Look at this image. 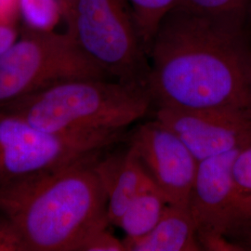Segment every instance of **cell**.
Segmentation results:
<instances>
[{"label": "cell", "mask_w": 251, "mask_h": 251, "mask_svg": "<svg viewBox=\"0 0 251 251\" xmlns=\"http://www.w3.org/2000/svg\"><path fill=\"white\" fill-rule=\"evenodd\" d=\"M109 226L101 227L90 233L82 241L77 251H126L123 240L111 233Z\"/></svg>", "instance_id": "e0dca14e"}, {"label": "cell", "mask_w": 251, "mask_h": 251, "mask_svg": "<svg viewBox=\"0 0 251 251\" xmlns=\"http://www.w3.org/2000/svg\"><path fill=\"white\" fill-rule=\"evenodd\" d=\"M233 174L238 190L244 195H251V141L238 153Z\"/></svg>", "instance_id": "ac0fdd59"}, {"label": "cell", "mask_w": 251, "mask_h": 251, "mask_svg": "<svg viewBox=\"0 0 251 251\" xmlns=\"http://www.w3.org/2000/svg\"><path fill=\"white\" fill-rule=\"evenodd\" d=\"M126 140L168 203L188 206L199 162L186 145L156 119L137 126Z\"/></svg>", "instance_id": "9c48e42d"}, {"label": "cell", "mask_w": 251, "mask_h": 251, "mask_svg": "<svg viewBox=\"0 0 251 251\" xmlns=\"http://www.w3.org/2000/svg\"><path fill=\"white\" fill-rule=\"evenodd\" d=\"M0 251H28L15 225L2 215H0Z\"/></svg>", "instance_id": "d6986e66"}, {"label": "cell", "mask_w": 251, "mask_h": 251, "mask_svg": "<svg viewBox=\"0 0 251 251\" xmlns=\"http://www.w3.org/2000/svg\"><path fill=\"white\" fill-rule=\"evenodd\" d=\"M241 150L198 164L188 206L203 251H233L225 233L248 197L238 190L233 178V164Z\"/></svg>", "instance_id": "52a82bcc"}, {"label": "cell", "mask_w": 251, "mask_h": 251, "mask_svg": "<svg viewBox=\"0 0 251 251\" xmlns=\"http://www.w3.org/2000/svg\"><path fill=\"white\" fill-rule=\"evenodd\" d=\"M18 37V30L13 24L0 25V56L15 43Z\"/></svg>", "instance_id": "ffe728a7"}, {"label": "cell", "mask_w": 251, "mask_h": 251, "mask_svg": "<svg viewBox=\"0 0 251 251\" xmlns=\"http://www.w3.org/2000/svg\"><path fill=\"white\" fill-rule=\"evenodd\" d=\"M18 12L26 29L53 31L63 17L61 0H19Z\"/></svg>", "instance_id": "5bb4252c"}, {"label": "cell", "mask_w": 251, "mask_h": 251, "mask_svg": "<svg viewBox=\"0 0 251 251\" xmlns=\"http://www.w3.org/2000/svg\"><path fill=\"white\" fill-rule=\"evenodd\" d=\"M127 134L126 129L50 132L0 110V186L103 152Z\"/></svg>", "instance_id": "8992f818"}, {"label": "cell", "mask_w": 251, "mask_h": 251, "mask_svg": "<svg viewBox=\"0 0 251 251\" xmlns=\"http://www.w3.org/2000/svg\"><path fill=\"white\" fill-rule=\"evenodd\" d=\"M178 4L198 12L246 25L251 12V0H179Z\"/></svg>", "instance_id": "9a60e30c"}, {"label": "cell", "mask_w": 251, "mask_h": 251, "mask_svg": "<svg viewBox=\"0 0 251 251\" xmlns=\"http://www.w3.org/2000/svg\"><path fill=\"white\" fill-rule=\"evenodd\" d=\"M126 251H200L195 222L188 206L168 204L152 230L136 239H123Z\"/></svg>", "instance_id": "8fae6325"}, {"label": "cell", "mask_w": 251, "mask_h": 251, "mask_svg": "<svg viewBox=\"0 0 251 251\" xmlns=\"http://www.w3.org/2000/svg\"><path fill=\"white\" fill-rule=\"evenodd\" d=\"M74 79L112 80L66 32L25 29L0 56V109Z\"/></svg>", "instance_id": "5b68a950"}, {"label": "cell", "mask_w": 251, "mask_h": 251, "mask_svg": "<svg viewBox=\"0 0 251 251\" xmlns=\"http://www.w3.org/2000/svg\"><path fill=\"white\" fill-rule=\"evenodd\" d=\"M225 239L233 251H251V196L233 217Z\"/></svg>", "instance_id": "2e32d148"}, {"label": "cell", "mask_w": 251, "mask_h": 251, "mask_svg": "<svg viewBox=\"0 0 251 251\" xmlns=\"http://www.w3.org/2000/svg\"><path fill=\"white\" fill-rule=\"evenodd\" d=\"M19 0H0V25L13 24L18 13Z\"/></svg>", "instance_id": "44dd1931"}, {"label": "cell", "mask_w": 251, "mask_h": 251, "mask_svg": "<svg viewBox=\"0 0 251 251\" xmlns=\"http://www.w3.org/2000/svg\"><path fill=\"white\" fill-rule=\"evenodd\" d=\"M101 152L0 186V215L15 225L28 251H77L90 233L111 225L95 170Z\"/></svg>", "instance_id": "7a4b0ae2"}, {"label": "cell", "mask_w": 251, "mask_h": 251, "mask_svg": "<svg viewBox=\"0 0 251 251\" xmlns=\"http://www.w3.org/2000/svg\"><path fill=\"white\" fill-rule=\"evenodd\" d=\"M154 119L170 128L198 162L240 150L251 141V110L158 106Z\"/></svg>", "instance_id": "ba28073f"}, {"label": "cell", "mask_w": 251, "mask_h": 251, "mask_svg": "<svg viewBox=\"0 0 251 251\" xmlns=\"http://www.w3.org/2000/svg\"><path fill=\"white\" fill-rule=\"evenodd\" d=\"M66 33L112 80L147 89L150 64L127 0H61Z\"/></svg>", "instance_id": "277c9868"}, {"label": "cell", "mask_w": 251, "mask_h": 251, "mask_svg": "<svg viewBox=\"0 0 251 251\" xmlns=\"http://www.w3.org/2000/svg\"><path fill=\"white\" fill-rule=\"evenodd\" d=\"M148 90L110 79L56 84L0 110L50 132L127 129L151 110Z\"/></svg>", "instance_id": "3957f363"}, {"label": "cell", "mask_w": 251, "mask_h": 251, "mask_svg": "<svg viewBox=\"0 0 251 251\" xmlns=\"http://www.w3.org/2000/svg\"><path fill=\"white\" fill-rule=\"evenodd\" d=\"M248 25L177 4L149 52L152 106L251 110Z\"/></svg>", "instance_id": "6da1fadb"}, {"label": "cell", "mask_w": 251, "mask_h": 251, "mask_svg": "<svg viewBox=\"0 0 251 251\" xmlns=\"http://www.w3.org/2000/svg\"><path fill=\"white\" fill-rule=\"evenodd\" d=\"M134 14L144 49L149 52L154 35L163 18L179 0H127Z\"/></svg>", "instance_id": "4fadbf2b"}, {"label": "cell", "mask_w": 251, "mask_h": 251, "mask_svg": "<svg viewBox=\"0 0 251 251\" xmlns=\"http://www.w3.org/2000/svg\"><path fill=\"white\" fill-rule=\"evenodd\" d=\"M250 75H251V68H250Z\"/></svg>", "instance_id": "7402d4cb"}, {"label": "cell", "mask_w": 251, "mask_h": 251, "mask_svg": "<svg viewBox=\"0 0 251 251\" xmlns=\"http://www.w3.org/2000/svg\"><path fill=\"white\" fill-rule=\"evenodd\" d=\"M95 170L107 197L110 224L117 226L119 218L149 176L128 144L118 152H101Z\"/></svg>", "instance_id": "30bf717a"}, {"label": "cell", "mask_w": 251, "mask_h": 251, "mask_svg": "<svg viewBox=\"0 0 251 251\" xmlns=\"http://www.w3.org/2000/svg\"><path fill=\"white\" fill-rule=\"evenodd\" d=\"M168 204L161 191L149 177L126 206L117 226L125 233V239L142 237L157 225Z\"/></svg>", "instance_id": "7c38bea8"}]
</instances>
